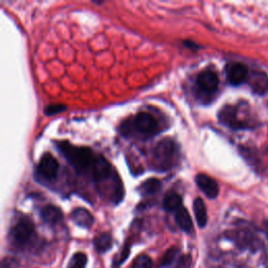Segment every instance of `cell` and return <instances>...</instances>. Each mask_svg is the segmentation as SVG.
I'll return each mask as SVG.
<instances>
[{
    "instance_id": "cell-17",
    "label": "cell",
    "mask_w": 268,
    "mask_h": 268,
    "mask_svg": "<svg viewBox=\"0 0 268 268\" xmlns=\"http://www.w3.org/2000/svg\"><path fill=\"white\" fill-rule=\"evenodd\" d=\"M179 259H180V249L176 246H172L171 248H169L163 256V259L160 261V267L162 268L171 267L175 263H178Z\"/></svg>"
},
{
    "instance_id": "cell-22",
    "label": "cell",
    "mask_w": 268,
    "mask_h": 268,
    "mask_svg": "<svg viewBox=\"0 0 268 268\" xmlns=\"http://www.w3.org/2000/svg\"><path fill=\"white\" fill-rule=\"evenodd\" d=\"M11 259H9V258H7V259H5L4 261H3V263H2V268H11Z\"/></svg>"
},
{
    "instance_id": "cell-4",
    "label": "cell",
    "mask_w": 268,
    "mask_h": 268,
    "mask_svg": "<svg viewBox=\"0 0 268 268\" xmlns=\"http://www.w3.org/2000/svg\"><path fill=\"white\" fill-rule=\"evenodd\" d=\"M132 128L135 129L144 137L154 136L159 131V125L157 120L151 114L146 111H140L134 117L132 121Z\"/></svg>"
},
{
    "instance_id": "cell-18",
    "label": "cell",
    "mask_w": 268,
    "mask_h": 268,
    "mask_svg": "<svg viewBox=\"0 0 268 268\" xmlns=\"http://www.w3.org/2000/svg\"><path fill=\"white\" fill-rule=\"evenodd\" d=\"M251 86L258 93H264L268 87V79L265 74H257L253 76Z\"/></svg>"
},
{
    "instance_id": "cell-13",
    "label": "cell",
    "mask_w": 268,
    "mask_h": 268,
    "mask_svg": "<svg viewBox=\"0 0 268 268\" xmlns=\"http://www.w3.org/2000/svg\"><path fill=\"white\" fill-rule=\"evenodd\" d=\"M182 206L181 196L175 192H169L166 194L163 200V207L166 211L175 213L177 209Z\"/></svg>"
},
{
    "instance_id": "cell-6",
    "label": "cell",
    "mask_w": 268,
    "mask_h": 268,
    "mask_svg": "<svg viewBox=\"0 0 268 268\" xmlns=\"http://www.w3.org/2000/svg\"><path fill=\"white\" fill-rule=\"evenodd\" d=\"M196 84L201 92L205 94H210L217 90L219 79L214 70L204 69L197 76Z\"/></svg>"
},
{
    "instance_id": "cell-2",
    "label": "cell",
    "mask_w": 268,
    "mask_h": 268,
    "mask_svg": "<svg viewBox=\"0 0 268 268\" xmlns=\"http://www.w3.org/2000/svg\"><path fill=\"white\" fill-rule=\"evenodd\" d=\"M179 149L174 140L165 138L155 146L151 155V165L155 170L165 172L176 166Z\"/></svg>"
},
{
    "instance_id": "cell-14",
    "label": "cell",
    "mask_w": 268,
    "mask_h": 268,
    "mask_svg": "<svg viewBox=\"0 0 268 268\" xmlns=\"http://www.w3.org/2000/svg\"><path fill=\"white\" fill-rule=\"evenodd\" d=\"M193 208L196 221L198 223L199 228H204L207 223V213L204 201L201 198H196L193 203Z\"/></svg>"
},
{
    "instance_id": "cell-12",
    "label": "cell",
    "mask_w": 268,
    "mask_h": 268,
    "mask_svg": "<svg viewBox=\"0 0 268 268\" xmlns=\"http://www.w3.org/2000/svg\"><path fill=\"white\" fill-rule=\"evenodd\" d=\"M175 220H176V223L178 224V227L183 232H186L188 234H191L193 232L194 230L193 221L186 207L181 206L179 209L175 211Z\"/></svg>"
},
{
    "instance_id": "cell-21",
    "label": "cell",
    "mask_w": 268,
    "mask_h": 268,
    "mask_svg": "<svg viewBox=\"0 0 268 268\" xmlns=\"http://www.w3.org/2000/svg\"><path fill=\"white\" fill-rule=\"evenodd\" d=\"M65 110H66V106L57 104V105H49V106H47V107L45 108V111H44V112H45V115H46V116L50 117V116H53V115L59 114V112H63V111H65Z\"/></svg>"
},
{
    "instance_id": "cell-15",
    "label": "cell",
    "mask_w": 268,
    "mask_h": 268,
    "mask_svg": "<svg viewBox=\"0 0 268 268\" xmlns=\"http://www.w3.org/2000/svg\"><path fill=\"white\" fill-rule=\"evenodd\" d=\"M160 188H162V182L159 179L150 178L144 181L143 183H140L138 191L143 196H151L159 192Z\"/></svg>"
},
{
    "instance_id": "cell-10",
    "label": "cell",
    "mask_w": 268,
    "mask_h": 268,
    "mask_svg": "<svg viewBox=\"0 0 268 268\" xmlns=\"http://www.w3.org/2000/svg\"><path fill=\"white\" fill-rule=\"evenodd\" d=\"M72 219L73 221L79 225V227L83 228V229H87L89 230L92 224H93V216L89 213V211L85 208H82V207H79V208H76L73 210L72 213Z\"/></svg>"
},
{
    "instance_id": "cell-11",
    "label": "cell",
    "mask_w": 268,
    "mask_h": 268,
    "mask_svg": "<svg viewBox=\"0 0 268 268\" xmlns=\"http://www.w3.org/2000/svg\"><path fill=\"white\" fill-rule=\"evenodd\" d=\"M41 218L45 223L49 225H56L62 220L63 214H62L61 209L58 208L57 206L48 204L42 208Z\"/></svg>"
},
{
    "instance_id": "cell-3",
    "label": "cell",
    "mask_w": 268,
    "mask_h": 268,
    "mask_svg": "<svg viewBox=\"0 0 268 268\" xmlns=\"http://www.w3.org/2000/svg\"><path fill=\"white\" fill-rule=\"evenodd\" d=\"M35 235V225L29 218H21L10 230V239L12 243L22 247L29 243Z\"/></svg>"
},
{
    "instance_id": "cell-7",
    "label": "cell",
    "mask_w": 268,
    "mask_h": 268,
    "mask_svg": "<svg viewBox=\"0 0 268 268\" xmlns=\"http://www.w3.org/2000/svg\"><path fill=\"white\" fill-rule=\"evenodd\" d=\"M218 119L220 123L230 127L232 129H243L245 126L238 120L237 109L233 106H224L221 108L218 114Z\"/></svg>"
},
{
    "instance_id": "cell-5",
    "label": "cell",
    "mask_w": 268,
    "mask_h": 268,
    "mask_svg": "<svg viewBox=\"0 0 268 268\" xmlns=\"http://www.w3.org/2000/svg\"><path fill=\"white\" fill-rule=\"evenodd\" d=\"M58 170L59 164L50 153H45L42 156L37 168L38 175L47 181H52L57 178Z\"/></svg>"
},
{
    "instance_id": "cell-1",
    "label": "cell",
    "mask_w": 268,
    "mask_h": 268,
    "mask_svg": "<svg viewBox=\"0 0 268 268\" xmlns=\"http://www.w3.org/2000/svg\"><path fill=\"white\" fill-rule=\"evenodd\" d=\"M56 147L78 173L91 176L97 159V155H95L89 148L77 147L68 142L57 143Z\"/></svg>"
},
{
    "instance_id": "cell-20",
    "label": "cell",
    "mask_w": 268,
    "mask_h": 268,
    "mask_svg": "<svg viewBox=\"0 0 268 268\" xmlns=\"http://www.w3.org/2000/svg\"><path fill=\"white\" fill-rule=\"evenodd\" d=\"M153 261L149 256L140 255L135 258L132 264V268H152Z\"/></svg>"
},
{
    "instance_id": "cell-19",
    "label": "cell",
    "mask_w": 268,
    "mask_h": 268,
    "mask_svg": "<svg viewBox=\"0 0 268 268\" xmlns=\"http://www.w3.org/2000/svg\"><path fill=\"white\" fill-rule=\"evenodd\" d=\"M88 259L85 253L77 252L70 259L67 268H86Z\"/></svg>"
},
{
    "instance_id": "cell-9",
    "label": "cell",
    "mask_w": 268,
    "mask_h": 268,
    "mask_svg": "<svg viewBox=\"0 0 268 268\" xmlns=\"http://www.w3.org/2000/svg\"><path fill=\"white\" fill-rule=\"evenodd\" d=\"M227 75L231 85L238 86L246 81L248 76V69L242 63H232L227 66Z\"/></svg>"
},
{
    "instance_id": "cell-8",
    "label": "cell",
    "mask_w": 268,
    "mask_h": 268,
    "mask_svg": "<svg viewBox=\"0 0 268 268\" xmlns=\"http://www.w3.org/2000/svg\"><path fill=\"white\" fill-rule=\"evenodd\" d=\"M196 185L209 199H215L219 193L218 183L214 178L206 174H198L195 178Z\"/></svg>"
},
{
    "instance_id": "cell-16",
    "label": "cell",
    "mask_w": 268,
    "mask_h": 268,
    "mask_svg": "<svg viewBox=\"0 0 268 268\" xmlns=\"http://www.w3.org/2000/svg\"><path fill=\"white\" fill-rule=\"evenodd\" d=\"M93 245L98 253H105L112 246V238L108 233L98 234L94 237Z\"/></svg>"
}]
</instances>
